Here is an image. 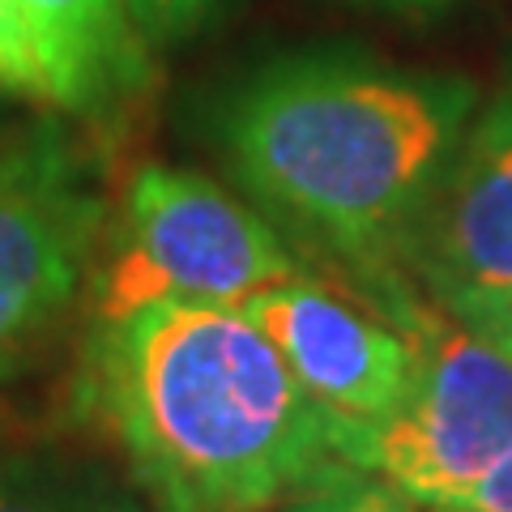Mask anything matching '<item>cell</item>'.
<instances>
[{"label":"cell","instance_id":"cell-14","mask_svg":"<svg viewBox=\"0 0 512 512\" xmlns=\"http://www.w3.org/2000/svg\"><path fill=\"white\" fill-rule=\"evenodd\" d=\"M474 329H483L487 338H495V342H500V346L508 350V355H512V299H508V303H500V308H495L491 316H483Z\"/></svg>","mask_w":512,"mask_h":512},{"label":"cell","instance_id":"cell-5","mask_svg":"<svg viewBox=\"0 0 512 512\" xmlns=\"http://www.w3.org/2000/svg\"><path fill=\"white\" fill-rule=\"evenodd\" d=\"M99 197L56 128L0 154V367L43 338L82 291L94 261Z\"/></svg>","mask_w":512,"mask_h":512},{"label":"cell","instance_id":"cell-10","mask_svg":"<svg viewBox=\"0 0 512 512\" xmlns=\"http://www.w3.org/2000/svg\"><path fill=\"white\" fill-rule=\"evenodd\" d=\"M0 86L56 103V77L18 0H0Z\"/></svg>","mask_w":512,"mask_h":512},{"label":"cell","instance_id":"cell-12","mask_svg":"<svg viewBox=\"0 0 512 512\" xmlns=\"http://www.w3.org/2000/svg\"><path fill=\"white\" fill-rule=\"evenodd\" d=\"M453 512H512V448L461 495Z\"/></svg>","mask_w":512,"mask_h":512},{"label":"cell","instance_id":"cell-11","mask_svg":"<svg viewBox=\"0 0 512 512\" xmlns=\"http://www.w3.org/2000/svg\"><path fill=\"white\" fill-rule=\"evenodd\" d=\"M406 504H410L406 495H397L389 483H380V478L363 470H346L320 491L295 500L286 512H410Z\"/></svg>","mask_w":512,"mask_h":512},{"label":"cell","instance_id":"cell-6","mask_svg":"<svg viewBox=\"0 0 512 512\" xmlns=\"http://www.w3.org/2000/svg\"><path fill=\"white\" fill-rule=\"evenodd\" d=\"M402 265L431 303L470 325L512 299V69L474 107Z\"/></svg>","mask_w":512,"mask_h":512},{"label":"cell","instance_id":"cell-9","mask_svg":"<svg viewBox=\"0 0 512 512\" xmlns=\"http://www.w3.org/2000/svg\"><path fill=\"white\" fill-rule=\"evenodd\" d=\"M0 512H150L99 470L0 436Z\"/></svg>","mask_w":512,"mask_h":512},{"label":"cell","instance_id":"cell-2","mask_svg":"<svg viewBox=\"0 0 512 512\" xmlns=\"http://www.w3.org/2000/svg\"><path fill=\"white\" fill-rule=\"evenodd\" d=\"M478 90L350 52L286 56L239 86L222 146L239 184L389 303L406 239L466 133Z\"/></svg>","mask_w":512,"mask_h":512},{"label":"cell","instance_id":"cell-7","mask_svg":"<svg viewBox=\"0 0 512 512\" xmlns=\"http://www.w3.org/2000/svg\"><path fill=\"white\" fill-rule=\"evenodd\" d=\"M239 312L278 346L333 423H376L410 389L414 346L406 329L346 303L308 274L252 295Z\"/></svg>","mask_w":512,"mask_h":512},{"label":"cell","instance_id":"cell-4","mask_svg":"<svg viewBox=\"0 0 512 512\" xmlns=\"http://www.w3.org/2000/svg\"><path fill=\"white\" fill-rule=\"evenodd\" d=\"M299 274L274 227L227 188L197 171L146 163L128 180L120 231L94 282V325L163 299L244 308Z\"/></svg>","mask_w":512,"mask_h":512},{"label":"cell","instance_id":"cell-16","mask_svg":"<svg viewBox=\"0 0 512 512\" xmlns=\"http://www.w3.org/2000/svg\"><path fill=\"white\" fill-rule=\"evenodd\" d=\"M431 512H453V508H431Z\"/></svg>","mask_w":512,"mask_h":512},{"label":"cell","instance_id":"cell-15","mask_svg":"<svg viewBox=\"0 0 512 512\" xmlns=\"http://www.w3.org/2000/svg\"><path fill=\"white\" fill-rule=\"evenodd\" d=\"M380 5H397V9H440L448 0H380Z\"/></svg>","mask_w":512,"mask_h":512},{"label":"cell","instance_id":"cell-8","mask_svg":"<svg viewBox=\"0 0 512 512\" xmlns=\"http://www.w3.org/2000/svg\"><path fill=\"white\" fill-rule=\"evenodd\" d=\"M56 77L60 107H86L133 64L128 0H18Z\"/></svg>","mask_w":512,"mask_h":512},{"label":"cell","instance_id":"cell-1","mask_svg":"<svg viewBox=\"0 0 512 512\" xmlns=\"http://www.w3.org/2000/svg\"><path fill=\"white\" fill-rule=\"evenodd\" d=\"M82 393L150 512H274L350 470L278 346L222 303L94 325Z\"/></svg>","mask_w":512,"mask_h":512},{"label":"cell","instance_id":"cell-13","mask_svg":"<svg viewBox=\"0 0 512 512\" xmlns=\"http://www.w3.org/2000/svg\"><path fill=\"white\" fill-rule=\"evenodd\" d=\"M210 5H214V0H128V9H133L146 26L163 30V35L192 26Z\"/></svg>","mask_w":512,"mask_h":512},{"label":"cell","instance_id":"cell-3","mask_svg":"<svg viewBox=\"0 0 512 512\" xmlns=\"http://www.w3.org/2000/svg\"><path fill=\"white\" fill-rule=\"evenodd\" d=\"M393 316L414 346L410 389L376 423H333V444L410 504L453 508L512 448V355L419 286Z\"/></svg>","mask_w":512,"mask_h":512}]
</instances>
